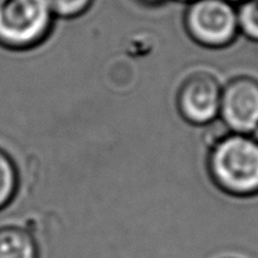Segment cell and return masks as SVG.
<instances>
[{"mask_svg": "<svg viewBox=\"0 0 258 258\" xmlns=\"http://www.w3.org/2000/svg\"><path fill=\"white\" fill-rule=\"evenodd\" d=\"M207 165L224 193L238 198L258 194V140L253 135L224 133L209 146Z\"/></svg>", "mask_w": 258, "mask_h": 258, "instance_id": "cell-1", "label": "cell"}, {"mask_svg": "<svg viewBox=\"0 0 258 258\" xmlns=\"http://www.w3.org/2000/svg\"><path fill=\"white\" fill-rule=\"evenodd\" d=\"M53 22L47 0H0V45L32 49L47 39Z\"/></svg>", "mask_w": 258, "mask_h": 258, "instance_id": "cell-2", "label": "cell"}, {"mask_svg": "<svg viewBox=\"0 0 258 258\" xmlns=\"http://www.w3.org/2000/svg\"><path fill=\"white\" fill-rule=\"evenodd\" d=\"M184 27L189 37L206 48H224L239 34L237 4L228 0H193L186 4Z\"/></svg>", "mask_w": 258, "mask_h": 258, "instance_id": "cell-3", "label": "cell"}, {"mask_svg": "<svg viewBox=\"0 0 258 258\" xmlns=\"http://www.w3.org/2000/svg\"><path fill=\"white\" fill-rule=\"evenodd\" d=\"M218 117L229 133L253 135L258 130V81L239 76L223 86Z\"/></svg>", "mask_w": 258, "mask_h": 258, "instance_id": "cell-4", "label": "cell"}, {"mask_svg": "<svg viewBox=\"0 0 258 258\" xmlns=\"http://www.w3.org/2000/svg\"><path fill=\"white\" fill-rule=\"evenodd\" d=\"M222 86L208 72H194L183 81L176 96L181 117L194 126H209L219 116Z\"/></svg>", "mask_w": 258, "mask_h": 258, "instance_id": "cell-5", "label": "cell"}, {"mask_svg": "<svg viewBox=\"0 0 258 258\" xmlns=\"http://www.w3.org/2000/svg\"><path fill=\"white\" fill-rule=\"evenodd\" d=\"M0 258H38L35 238L23 227H0Z\"/></svg>", "mask_w": 258, "mask_h": 258, "instance_id": "cell-6", "label": "cell"}, {"mask_svg": "<svg viewBox=\"0 0 258 258\" xmlns=\"http://www.w3.org/2000/svg\"><path fill=\"white\" fill-rule=\"evenodd\" d=\"M18 169L9 154L0 149V209L12 202L18 190Z\"/></svg>", "mask_w": 258, "mask_h": 258, "instance_id": "cell-7", "label": "cell"}, {"mask_svg": "<svg viewBox=\"0 0 258 258\" xmlns=\"http://www.w3.org/2000/svg\"><path fill=\"white\" fill-rule=\"evenodd\" d=\"M239 33L258 42V0H242L237 4Z\"/></svg>", "mask_w": 258, "mask_h": 258, "instance_id": "cell-8", "label": "cell"}, {"mask_svg": "<svg viewBox=\"0 0 258 258\" xmlns=\"http://www.w3.org/2000/svg\"><path fill=\"white\" fill-rule=\"evenodd\" d=\"M54 18L75 19L86 14L95 0H47Z\"/></svg>", "mask_w": 258, "mask_h": 258, "instance_id": "cell-9", "label": "cell"}, {"mask_svg": "<svg viewBox=\"0 0 258 258\" xmlns=\"http://www.w3.org/2000/svg\"><path fill=\"white\" fill-rule=\"evenodd\" d=\"M138 2L144 5H149V7H155V5H160L168 0H138Z\"/></svg>", "mask_w": 258, "mask_h": 258, "instance_id": "cell-10", "label": "cell"}, {"mask_svg": "<svg viewBox=\"0 0 258 258\" xmlns=\"http://www.w3.org/2000/svg\"><path fill=\"white\" fill-rule=\"evenodd\" d=\"M174 2H178V3H183V4H189L190 2H193V0H174Z\"/></svg>", "mask_w": 258, "mask_h": 258, "instance_id": "cell-11", "label": "cell"}, {"mask_svg": "<svg viewBox=\"0 0 258 258\" xmlns=\"http://www.w3.org/2000/svg\"><path fill=\"white\" fill-rule=\"evenodd\" d=\"M228 2L233 3V4H238V3H241V2H242V0H228Z\"/></svg>", "mask_w": 258, "mask_h": 258, "instance_id": "cell-12", "label": "cell"}]
</instances>
